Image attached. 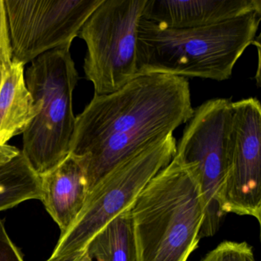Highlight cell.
Masks as SVG:
<instances>
[{"label": "cell", "instance_id": "3957f363", "mask_svg": "<svg viewBox=\"0 0 261 261\" xmlns=\"http://www.w3.org/2000/svg\"><path fill=\"white\" fill-rule=\"evenodd\" d=\"M137 261H188L198 248L205 204L193 163L177 155L130 208Z\"/></svg>", "mask_w": 261, "mask_h": 261}, {"label": "cell", "instance_id": "30bf717a", "mask_svg": "<svg viewBox=\"0 0 261 261\" xmlns=\"http://www.w3.org/2000/svg\"><path fill=\"white\" fill-rule=\"evenodd\" d=\"M261 0H146L142 18L163 29L210 27L250 13Z\"/></svg>", "mask_w": 261, "mask_h": 261}, {"label": "cell", "instance_id": "4fadbf2b", "mask_svg": "<svg viewBox=\"0 0 261 261\" xmlns=\"http://www.w3.org/2000/svg\"><path fill=\"white\" fill-rule=\"evenodd\" d=\"M130 208L116 217L91 239L86 248L91 259L137 261Z\"/></svg>", "mask_w": 261, "mask_h": 261}, {"label": "cell", "instance_id": "7a4b0ae2", "mask_svg": "<svg viewBox=\"0 0 261 261\" xmlns=\"http://www.w3.org/2000/svg\"><path fill=\"white\" fill-rule=\"evenodd\" d=\"M261 13L210 27L163 29L141 17L137 30V75L167 74L223 82L256 40Z\"/></svg>", "mask_w": 261, "mask_h": 261}, {"label": "cell", "instance_id": "ac0fdd59", "mask_svg": "<svg viewBox=\"0 0 261 261\" xmlns=\"http://www.w3.org/2000/svg\"><path fill=\"white\" fill-rule=\"evenodd\" d=\"M86 251L74 252L68 254L62 255V256H50L49 259L46 261H77L83 256Z\"/></svg>", "mask_w": 261, "mask_h": 261}, {"label": "cell", "instance_id": "7c38bea8", "mask_svg": "<svg viewBox=\"0 0 261 261\" xmlns=\"http://www.w3.org/2000/svg\"><path fill=\"white\" fill-rule=\"evenodd\" d=\"M25 71L23 65L13 62L0 88V148L23 134L42 107L27 88Z\"/></svg>", "mask_w": 261, "mask_h": 261}, {"label": "cell", "instance_id": "2e32d148", "mask_svg": "<svg viewBox=\"0 0 261 261\" xmlns=\"http://www.w3.org/2000/svg\"><path fill=\"white\" fill-rule=\"evenodd\" d=\"M0 261H25L23 255L7 233L2 219H0Z\"/></svg>", "mask_w": 261, "mask_h": 261}, {"label": "cell", "instance_id": "9c48e42d", "mask_svg": "<svg viewBox=\"0 0 261 261\" xmlns=\"http://www.w3.org/2000/svg\"><path fill=\"white\" fill-rule=\"evenodd\" d=\"M231 162L221 199L223 217L233 213L261 223V105L256 97L233 102Z\"/></svg>", "mask_w": 261, "mask_h": 261}, {"label": "cell", "instance_id": "ba28073f", "mask_svg": "<svg viewBox=\"0 0 261 261\" xmlns=\"http://www.w3.org/2000/svg\"><path fill=\"white\" fill-rule=\"evenodd\" d=\"M103 0H4L13 61L25 66L71 46Z\"/></svg>", "mask_w": 261, "mask_h": 261}, {"label": "cell", "instance_id": "e0dca14e", "mask_svg": "<svg viewBox=\"0 0 261 261\" xmlns=\"http://www.w3.org/2000/svg\"><path fill=\"white\" fill-rule=\"evenodd\" d=\"M20 152V150L15 146L7 144L0 148V164L7 163Z\"/></svg>", "mask_w": 261, "mask_h": 261}, {"label": "cell", "instance_id": "5b68a950", "mask_svg": "<svg viewBox=\"0 0 261 261\" xmlns=\"http://www.w3.org/2000/svg\"><path fill=\"white\" fill-rule=\"evenodd\" d=\"M173 134L129 155L113 168L88 192L80 215L60 236L51 256L86 251L93 238L116 217L132 207L150 180L175 156Z\"/></svg>", "mask_w": 261, "mask_h": 261}, {"label": "cell", "instance_id": "8992f818", "mask_svg": "<svg viewBox=\"0 0 261 261\" xmlns=\"http://www.w3.org/2000/svg\"><path fill=\"white\" fill-rule=\"evenodd\" d=\"M146 0H103L79 37L86 44L85 76L94 95L111 94L138 77L137 30Z\"/></svg>", "mask_w": 261, "mask_h": 261}, {"label": "cell", "instance_id": "8fae6325", "mask_svg": "<svg viewBox=\"0 0 261 261\" xmlns=\"http://www.w3.org/2000/svg\"><path fill=\"white\" fill-rule=\"evenodd\" d=\"M42 178V198L48 213L65 234L83 209L88 183L80 165L71 154Z\"/></svg>", "mask_w": 261, "mask_h": 261}, {"label": "cell", "instance_id": "6da1fadb", "mask_svg": "<svg viewBox=\"0 0 261 261\" xmlns=\"http://www.w3.org/2000/svg\"><path fill=\"white\" fill-rule=\"evenodd\" d=\"M193 111L189 82L177 76L144 74L115 92L94 95L76 117L70 143L88 192L120 162L173 134Z\"/></svg>", "mask_w": 261, "mask_h": 261}, {"label": "cell", "instance_id": "9a60e30c", "mask_svg": "<svg viewBox=\"0 0 261 261\" xmlns=\"http://www.w3.org/2000/svg\"><path fill=\"white\" fill-rule=\"evenodd\" d=\"M13 53L4 0H0V88L13 66Z\"/></svg>", "mask_w": 261, "mask_h": 261}, {"label": "cell", "instance_id": "277c9868", "mask_svg": "<svg viewBox=\"0 0 261 261\" xmlns=\"http://www.w3.org/2000/svg\"><path fill=\"white\" fill-rule=\"evenodd\" d=\"M71 46L53 50L31 62L25 83L40 111L22 134V152L31 167L42 176L57 167L70 154L75 126L73 94L79 72Z\"/></svg>", "mask_w": 261, "mask_h": 261}, {"label": "cell", "instance_id": "52a82bcc", "mask_svg": "<svg viewBox=\"0 0 261 261\" xmlns=\"http://www.w3.org/2000/svg\"><path fill=\"white\" fill-rule=\"evenodd\" d=\"M232 101L211 99L194 109L177 143L175 155L193 163L205 204L200 238L212 237L224 217L221 199L231 162Z\"/></svg>", "mask_w": 261, "mask_h": 261}, {"label": "cell", "instance_id": "5bb4252c", "mask_svg": "<svg viewBox=\"0 0 261 261\" xmlns=\"http://www.w3.org/2000/svg\"><path fill=\"white\" fill-rule=\"evenodd\" d=\"M201 261H256L247 242L225 241L209 252Z\"/></svg>", "mask_w": 261, "mask_h": 261}]
</instances>
